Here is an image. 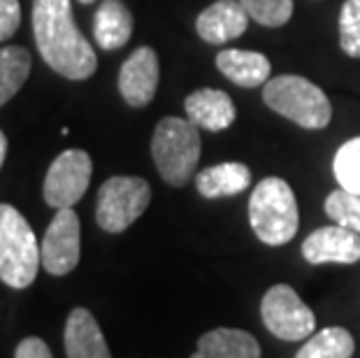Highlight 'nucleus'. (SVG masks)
<instances>
[{"instance_id": "1", "label": "nucleus", "mask_w": 360, "mask_h": 358, "mask_svg": "<svg viewBox=\"0 0 360 358\" xmlns=\"http://www.w3.org/2000/svg\"><path fill=\"white\" fill-rule=\"evenodd\" d=\"M33 35L42 60L65 79H89L98 58L75 24L70 0H33Z\"/></svg>"}, {"instance_id": "2", "label": "nucleus", "mask_w": 360, "mask_h": 358, "mask_svg": "<svg viewBox=\"0 0 360 358\" xmlns=\"http://www.w3.org/2000/svg\"><path fill=\"white\" fill-rule=\"evenodd\" d=\"M249 224L263 245L281 247L295 238L300 210L293 188L281 177H265L249 200Z\"/></svg>"}, {"instance_id": "3", "label": "nucleus", "mask_w": 360, "mask_h": 358, "mask_svg": "<svg viewBox=\"0 0 360 358\" xmlns=\"http://www.w3.org/2000/svg\"><path fill=\"white\" fill-rule=\"evenodd\" d=\"M151 156L165 184L179 188L188 184L200 161V133L188 119L165 117L151 138Z\"/></svg>"}, {"instance_id": "4", "label": "nucleus", "mask_w": 360, "mask_h": 358, "mask_svg": "<svg viewBox=\"0 0 360 358\" xmlns=\"http://www.w3.org/2000/svg\"><path fill=\"white\" fill-rule=\"evenodd\" d=\"M42 254L24 215L0 203V279L12 288H28L37 277Z\"/></svg>"}, {"instance_id": "5", "label": "nucleus", "mask_w": 360, "mask_h": 358, "mask_svg": "<svg viewBox=\"0 0 360 358\" xmlns=\"http://www.w3.org/2000/svg\"><path fill=\"white\" fill-rule=\"evenodd\" d=\"M263 101L270 110L307 131H321L333 119L330 101L323 89L300 75H281L267 79L263 87Z\"/></svg>"}, {"instance_id": "6", "label": "nucleus", "mask_w": 360, "mask_h": 358, "mask_svg": "<svg viewBox=\"0 0 360 358\" xmlns=\"http://www.w3.org/2000/svg\"><path fill=\"white\" fill-rule=\"evenodd\" d=\"M151 186L142 177H110L98 191L96 221L105 233H124L147 212Z\"/></svg>"}, {"instance_id": "7", "label": "nucleus", "mask_w": 360, "mask_h": 358, "mask_svg": "<svg viewBox=\"0 0 360 358\" xmlns=\"http://www.w3.org/2000/svg\"><path fill=\"white\" fill-rule=\"evenodd\" d=\"M260 317H263L265 328L274 338L286 342H300L304 338H311L314 331H316L314 312L295 293V288L288 284H274L263 295Z\"/></svg>"}, {"instance_id": "8", "label": "nucleus", "mask_w": 360, "mask_h": 358, "mask_svg": "<svg viewBox=\"0 0 360 358\" xmlns=\"http://www.w3.org/2000/svg\"><path fill=\"white\" fill-rule=\"evenodd\" d=\"M91 172H94V163H91V156L86 151L65 149L63 154L53 158L47 177H44V203L56 210L72 207L86 193L91 184Z\"/></svg>"}, {"instance_id": "9", "label": "nucleus", "mask_w": 360, "mask_h": 358, "mask_svg": "<svg viewBox=\"0 0 360 358\" xmlns=\"http://www.w3.org/2000/svg\"><path fill=\"white\" fill-rule=\"evenodd\" d=\"M42 268L53 277H63L77 268L82 256V226L79 217L72 207L56 212L44 233L42 247Z\"/></svg>"}, {"instance_id": "10", "label": "nucleus", "mask_w": 360, "mask_h": 358, "mask_svg": "<svg viewBox=\"0 0 360 358\" xmlns=\"http://www.w3.org/2000/svg\"><path fill=\"white\" fill-rule=\"evenodd\" d=\"M158 89V54L151 47H137L119 70V91L130 108L140 110L154 101Z\"/></svg>"}, {"instance_id": "11", "label": "nucleus", "mask_w": 360, "mask_h": 358, "mask_svg": "<svg viewBox=\"0 0 360 358\" xmlns=\"http://www.w3.org/2000/svg\"><path fill=\"white\" fill-rule=\"evenodd\" d=\"M302 256L311 265H354L360 261V235L340 224L323 226L302 242Z\"/></svg>"}, {"instance_id": "12", "label": "nucleus", "mask_w": 360, "mask_h": 358, "mask_svg": "<svg viewBox=\"0 0 360 358\" xmlns=\"http://www.w3.org/2000/svg\"><path fill=\"white\" fill-rule=\"evenodd\" d=\"M249 26V14L240 0H217L198 14L195 30L205 42L226 44L240 37Z\"/></svg>"}, {"instance_id": "13", "label": "nucleus", "mask_w": 360, "mask_h": 358, "mask_svg": "<svg viewBox=\"0 0 360 358\" xmlns=\"http://www.w3.org/2000/svg\"><path fill=\"white\" fill-rule=\"evenodd\" d=\"M186 117L193 126L207 128L212 133L226 131L235 121L233 98L221 89H198L184 101Z\"/></svg>"}, {"instance_id": "14", "label": "nucleus", "mask_w": 360, "mask_h": 358, "mask_svg": "<svg viewBox=\"0 0 360 358\" xmlns=\"http://www.w3.org/2000/svg\"><path fill=\"white\" fill-rule=\"evenodd\" d=\"M68 358H112L105 335L89 309L75 307L65 321Z\"/></svg>"}, {"instance_id": "15", "label": "nucleus", "mask_w": 360, "mask_h": 358, "mask_svg": "<svg viewBox=\"0 0 360 358\" xmlns=\"http://www.w3.org/2000/svg\"><path fill=\"white\" fill-rule=\"evenodd\" d=\"M217 68L228 79L242 89L265 87L270 79L272 65L265 54L260 51H244V49H224L217 56Z\"/></svg>"}, {"instance_id": "16", "label": "nucleus", "mask_w": 360, "mask_h": 358, "mask_svg": "<svg viewBox=\"0 0 360 358\" xmlns=\"http://www.w3.org/2000/svg\"><path fill=\"white\" fill-rule=\"evenodd\" d=\"M133 35V14L121 0H103L94 19V37L103 51L126 47Z\"/></svg>"}, {"instance_id": "17", "label": "nucleus", "mask_w": 360, "mask_h": 358, "mask_svg": "<svg viewBox=\"0 0 360 358\" xmlns=\"http://www.w3.org/2000/svg\"><path fill=\"white\" fill-rule=\"evenodd\" d=\"M191 358H260V345L247 331L217 328L198 340Z\"/></svg>"}, {"instance_id": "18", "label": "nucleus", "mask_w": 360, "mask_h": 358, "mask_svg": "<svg viewBox=\"0 0 360 358\" xmlns=\"http://www.w3.org/2000/svg\"><path fill=\"white\" fill-rule=\"evenodd\" d=\"M251 184V170L244 163H219L210 165L195 174L198 193L217 200V198H228L247 191Z\"/></svg>"}, {"instance_id": "19", "label": "nucleus", "mask_w": 360, "mask_h": 358, "mask_svg": "<svg viewBox=\"0 0 360 358\" xmlns=\"http://www.w3.org/2000/svg\"><path fill=\"white\" fill-rule=\"evenodd\" d=\"M33 58L24 47H3L0 49V108L12 101L26 84Z\"/></svg>"}, {"instance_id": "20", "label": "nucleus", "mask_w": 360, "mask_h": 358, "mask_svg": "<svg viewBox=\"0 0 360 358\" xmlns=\"http://www.w3.org/2000/svg\"><path fill=\"white\" fill-rule=\"evenodd\" d=\"M354 352L356 342L351 333L347 328H340V326H333V328L314 333L295 354V358H351Z\"/></svg>"}, {"instance_id": "21", "label": "nucleus", "mask_w": 360, "mask_h": 358, "mask_svg": "<svg viewBox=\"0 0 360 358\" xmlns=\"http://www.w3.org/2000/svg\"><path fill=\"white\" fill-rule=\"evenodd\" d=\"M333 170L337 181H340V188L360 196V138L344 142L337 149Z\"/></svg>"}, {"instance_id": "22", "label": "nucleus", "mask_w": 360, "mask_h": 358, "mask_svg": "<svg viewBox=\"0 0 360 358\" xmlns=\"http://www.w3.org/2000/svg\"><path fill=\"white\" fill-rule=\"evenodd\" d=\"M249 19L267 28H279L290 21L293 0H240Z\"/></svg>"}, {"instance_id": "23", "label": "nucleus", "mask_w": 360, "mask_h": 358, "mask_svg": "<svg viewBox=\"0 0 360 358\" xmlns=\"http://www.w3.org/2000/svg\"><path fill=\"white\" fill-rule=\"evenodd\" d=\"M326 215L335 224L349 228V231H356L360 235V196L337 188V191L326 198Z\"/></svg>"}, {"instance_id": "24", "label": "nucleus", "mask_w": 360, "mask_h": 358, "mask_svg": "<svg viewBox=\"0 0 360 358\" xmlns=\"http://www.w3.org/2000/svg\"><path fill=\"white\" fill-rule=\"evenodd\" d=\"M340 47L347 56L360 58V0H347L340 10Z\"/></svg>"}, {"instance_id": "25", "label": "nucleus", "mask_w": 360, "mask_h": 358, "mask_svg": "<svg viewBox=\"0 0 360 358\" xmlns=\"http://www.w3.org/2000/svg\"><path fill=\"white\" fill-rule=\"evenodd\" d=\"M21 24L19 0H0V42L10 40Z\"/></svg>"}, {"instance_id": "26", "label": "nucleus", "mask_w": 360, "mask_h": 358, "mask_svg": "<svg viewBox=\"0 0 360 358\" xmlns=\"http://www.w3.org/2000/svg\"><path fill=\"white\" fill-rule=\"evenodd\" d=\"M14 358H53L51 349L42 338H24L17 345V354Z\"/></svg>"}, {"instance_id": "27", "label": "nucleus", "mask_w": 360, "mask_h": 358, "mask_svg": "<svg viewBox=\"0 0 360 358\" xmlns=\"http://www.w3.org/2000/svg\"><path fill=\"white\" fill-rule=\"evenodd\" d=\"M5 156H7V138H5V133L0 131V167L5 163Z\"/></svg>"}, {"instance_id": "28", "label": "nucleus", "mask_w": 360, "mask_h": 358, "mask_svg": "<svg viewBox=\"0 0 360 358\" xmlns=\"http://www.w3.org/2000/svg\"><path fill=\"white\" fill-rule=\"evenodd\" d=\"M82 5H91V3H96V0H79Z\"/></svg>"}]
</instances>
